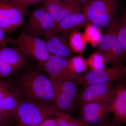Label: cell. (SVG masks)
<instances>
[{
  "label": "cell",
  "instance_id": "cell-1",
  "mask_svg": "<svg viewBox=\"0 0 126 126\" xmlns=\"http://www.w3.org/2000/svg\"><path fill=\"white\" fill-rule=\"evenodd\" d=\"M63 112L55 104L27 99L19 102L10 116L15 119L18 126H32L46 119L55 118Z\"/></svg>",
  "mask_w": 126,
  "mask_h": 126
},
{
  "label": "cell",
  "instance_id": "cell-2",
  "mask_svg": "<svg viewBox=\"0 0 126 126\" xmlns=\"http://www.w3.org/2000/svg\"><path fill=\"white\" fill-rule=\"evenodd\" d=\"M20 94L28 99L53 102L54 91L50 79L41 72L33 70L21 73L16 82Z\"/></svg>",
  "mask_w": 126,
  "mask_h": 126
},
{
  "label": "cell",
  "instance_id": "cell-3",
  "mask_svg": "<svg viewBox=\"0 0 126 126\" xmlns=\"http://www.w3.org/2000/svg\"><path fill=\"white\" fill-rule=\"evenodd\" d=\"M121 0H94L83 7L89 23L107 31L116 24Z\"/></svg>",
  "mask_w": 126,
  "mask_h": 126
},
{
  "label": "cell",
  "instance_id": "cell-4",
  "mask_svg": "<svg viewBox=\"0 0 126 126\" xmlns=\"http://www.w3.org/2000/svg\"><path fill=\"white\" fill-rule=\"evenodd\" d=\"M38 67L51 80L71 81L79 85L83 84V75L76 74L70 70L66 58L52 55L45 63L38 64Z\"/></svg>",
  "mask_w": 126,
  "mask_h": 126
},
{
  "label": "cell",
  "instance_id": "cell-5",
  "mask_svg": "<svg viewBox=\"0 0 126 126\" xmlns=\"http://www.w3.org/2000/svg\"><path fill=\"white\" fill-rule=\"evenodd\" d=\"M29 57L19 46H0V78L15 74L24 67Z\"/></svg>",
  "mask_w": 126,
  "mask_h": 126
},
{
  "label": "cell",
  "instance_id": "cell-6",
  "mask_svg": "<svg viewBox=\"0 0 126 126\" xmlns=\"http://www.w3.org/2000/svg\"><path fill=\"white\" fill-rule=\"evenodd\" d=\"M56 26L53 18L42 2L29 14L21 32L30 35L41 37Z\"/></svg>",
  "mask_w": 126,
  "mask_h": 126
},
{
  "label": "cell",
  "instance_id": "cell-7",
  "mask_svg": "<svg viewBox=\"0 0 126 126\" xmlns=\"http://www.w3.org/2000/svg\"><path fill=\"white\" fill-rule=\"evenodd\" d=\"M28 8H21L9 0H0V27L5 33L10 34L23 26Z\"/></svg>",
  "mask_w": 126,
  "mask_h": 126
},
{
  "label": "cell",
  "instance_id": "cell-8",
  "mask_svg": "<svg viewBox=\"0 0 126 126\" xmlns=\"http://www.w3.org/2000/svg\"><path fill=\"white\" fill-rule=\"evenodd\" d=\"M50 80L54 89V104L61 111L72 113L78 101L77 84L71 81Z\"/></svg>",
  "mask_w": 126,
  "mask_h": 126
},
{
  "label": "cell",
  "instance_id": "cell-9",
  "mask_svg": "<svg viewBox=\"0 0 126 126\" xmlns=\"http://www.w3.org/2000/svg\"><path fill=\"white\" fill-rule=\"evenodd\" d=\"M16 39L17 46L22 48L29 57L38 64L45 63L52 55L45 41L41 37L30 35L21 32Z\"/></svg>",
  "mask_w": 126,
  "mask_h": 126
},
{
  "label": "cell",
  "instance_id": "cell-10",
  "mask_svg": "<svg viewBox=\"0 0 126 126\" xmlns=\"http://www.w3.org/2000/svg\"><path fill=\"white\" fill-rule=\"evenodd\" d=\"M115 27L116 25L106 31L98 45V52L104 55L107 62L119 65L125 53Z\"/></svg>",
  "mask_w": 126,
  "mask_h": 126
},
{
  "label": "cell",
  "instance_id": "cell-11",
  "mask_svg": "<svg viewBox=\"0 0 126 126\" xmlns=\"http://www.w3.org/2000/svg\"><path fill=\"white\" fill-rule=\"evenodd\" d=\"M107 102L111 107L113 118L112 126L126 124V86L123 83L114 86Z\"/></svg>",
  "mask_w": 126,
  "mask_h": 126
},
{
  "label": "cell",
  "instance_id": "cell-12",
  "mask_svg": "<svg viewBox=\"0 0 126 126\" xmlns=\"http://www.w3.org/2000/svg\"><path fill=\"white\" fill-rule=\"evenodd\" d=\"M83 77V88L92 84L123 80L126 78V72L124 67L116 65L112 67L90 70Z\"/></svg>",
  "mask_w": 126,
  "mask_h": 126
},
{
  "label": "cell",
  "instance_id": "cell-13",
  "mask_svg": "<svg viewBox=\"0 0 126 126\" xmlns=\"http://www.w3.org/2000/svg\"><path fill=\"white\" fill-rule=\"evenodd\" d=\"M111 113V107L107 102H97L81 105L80 120L89 126H97Z\"/></svg>",
  "mask_w": 126,
  "mask_h": 126
},
{
  "label": "cell",
  "instance_id": "cell-14",
  "mask_svg": "<svg viewBox=\"0 0 126 126\" xmlns=\"http://www.w3.org/2000/svg\"><path fill=\"white\" fill-rule=\"evenodd\" d=\"M42 3L53 18L56 26L71 14L83 11V8L74 0H43Z\"/></svg>",
  "mask_w": 126,
  "mask_h": 126
},
{
  "label": "cell",
  "instance_id": "cell-15",
  "mask_svg": "<svg viewBox=\"0 0 126 126\" xmlns=\"http://www.w3.org/2000/svg\"><path fill=\"white\" fill-rule=\"evenodd\" d=\"M113 87V82L87 86L78 96L77 102L81 106L90 103L107 102Z\"/></svg>",
  "mask_w": 126,
  "mask_h": 126
},
{
  "label": "cell",
  "instance_id": "cell-16",
  "mask_svg": "<svg viewBox=\"0 0 126 126\" xmlns=\"http://www.w3.org/2000/svg\"><path fill=\"white\" fill-rule=\"evenodd\" d=\"M20 93L9 82L0 79V111L9 118L16 108Z\"/></svg>",
  "mask_w": 126,
  "mask_h": 126
},
{
  "label": "cell",
  "instance_id": "cell-17",
  "mask_svg": "<svg viewBox=\"0 0 126 126\" xmlns=\"http://www.w3.org/2000/svg\"><path fill=\"white\" fill-rule=\"evenodd\" d=\"M41 37L45 41L51 54L66 58L72 55L73 52L64 35L52 30L46 32Z\"/></svg>",
  "mask_w": 126,
  "mask_h": 126
},
{
  "label": "cell",
  "instance_id": "cell-18",
  "mask_svg": "<svg viewBox=\"0 0 126 126\" xmlns=\"http://www.w3.org/2000/svg\"><path fill=\"white\" fill-rule=\"evenodd\" d=\"M88 23L83 11L76 12L64 19L52 30L56 33L67 34L86 26Z\"/></svg>",
  "mask_w": 126,
  "mask_h": 126
},
{
  "label": "cell",
  "instance_id": "cell-19",
  "mask_svg": "<svg viewBox=\"0 0 126 126\" xmlns=\"http://www.w3.org/2000/svg\"><path fill=\"white\" fill-rule=\"evenodd\" d=\"M87 40L84 34L78 31H74L69 34L68 43L73 52L81 53L87 45Z\"/></svg>",
  "mask_w": 126,
  "mask_h": 126
},
{
  "label": "cell",
  "instance_id": "cell-20",
  "mask_svg": "<svg viewBox=\"0 0 126 126\" xmlns=\"http://www.w3.org/2000/svg\"><path fill=\"white\" fill-rule=\"evenodd\" d=\"M70 70L76 74H80L85 72L88 67L85 59L81 55H78L70 58L68 60Z\"/></svg>",
  "mask_w": 126,
  "mask_h": 126
},
{
  "label": "cell",
  "instance_id": "cell-21",
  "mask_svg": "<svg viewBox=\"0 0 126 126\" xmlns=\"http://www.w3.org/2000/svg\"><path fill=\"white\" fill-rule=\"evenodd\" d=\"M115 29L118 37L123 47L125 55L126 54V10L121 16L118 19Z\"/></svg>",
  "mask_w": 126,
  "mask_h": 126
},
{
  "label": "cell",
  "instance_id": "cell-22",
  "mask_svg": "<svg viewBox=\"0 0 126 126\" xmlns=\"http://www.w3.org/2000/svg\"><path fill=\"white\" fill-rule=\"evenodd\" d=\"M84 34L87 41L93 47L98 45L103 37L99 29L94 27L90 23L86 26Z\"/></svg>",
  "mask_w": 126,
  "mask_h": 126
},
{
  "label": "cell",
  "instance_id": "cell-23",
  "mask_svg": "<svg viewBox=\"0 0 126 126\" xmlns=\"http://www.w3.org/2000/svg\"><path fill=\"white\" fill-rule=\"evenodd\" d=\"M55 119L59 126H89L68 113L63 112Z\"/></svg>",
  "mask_w": 126,
  "mask_h": 126
},
{
  "label": "cell",
  "instance_id": "cell-24",
  "mask_svg": "<svg viewBox=\"0 0 126 126\" xmlns=\"http://www.w3.org/2000/svg\"><path fill=\"white\" fill-rule=\"evenodd\" d=\"M107 62L105 56L99 52L94 53L87 60L88 65L91 70H99L103 68Z\"/></svg>",
  "mask_w": 126,
  "mask_h": 126
},
{
  "label": "cell",
  "instance_id": "cell-25",
  "mask_svg": "<svg viewBox=\"0 0 126 126\" xmlns=\"http://www.w3.org/2000/svg\"><path fill=\"white\" fill-rule=\"evenodd\" d=\"M16 6L21 8H28L30 5L37 6L42 2L43 0H9Z\"/></svg>",
  "mask_w": 126,
  "mask_h": 126
},
{
  "label": "cell",
  "instance_id": "cell-26",
  "mask_svg": "<svg viewBox=\"0 0 126 126\" xmlns=\"http://www.w3.org/2000/svg\"><path fill=\"white\" fill-rule=\"evenodd\" d=\"M8 45L17 46L16 39L8 36L0 27V46Z\"/></svg>",
  "mask_w": 126,
  "mask_h": 126
},
{
  "label": "cell",
  "instance_id": "cell-27",
  "mask_svg": "<svg viewBox=\"0 0 126 126\" xmlns=\"http://www.w3.org/2000/svg\"><path fill=\"white\" fill-rule=\"evenodd\" d=\"M59 126L55 118H49L44 120V121L35 126Z\"/></svg>",
  "mask_w": 126,
  "mask_h": 126
},
{
  "label": "cell",
  "instance_id": "cell-28",
  "mask_svg": "<svg viewBox=\"0 0 126 126\" xmlns=\"http://www.w3.org/2000/svg\"><path fill=\"white\" fill-rule=\"evenodd\" d=\"M94 0H75L79 5L83 8L91 3Z\"/></svg>",
  "mask_w": 126,
  "mask_h": 126
},
{
  "label": "cell",
  "instance_id": "cell-29",
  "mask_svg": "<svg viewBox=\"0 0 126 126\" xmlns=\"http://www.w3.org/2000/svg\"><path fill=\"white\" fill-rule=\"evenodd\" d=\"M9 118L7 116L0 111V126L2 125L3 123H4L7 119Z\"/></svg>",
  "mask_w": 126,
  "mask_h": 126
},
{
  "label": "cell",
  "instance_id": "cell-30",
  "mask_svg": "<svg viewBox=\"0 0 126 126\" xmlns=\"http://www.w3.org/2000/svg\"><path fill=\"white\" fill-rule=\"evenodd\" d=\"M97 126H112L111 124L110 123L107 122L105 120L100 123Z\"/></svg>",
  "mask_w": 126,
  "mask_h": 126
},
{
  "label": "cell",
  "instance_id": "cell-31",
  "mask_svg": "<svg viewBox=\"0 0 126 126\" xmlns=\"http://www.w3.org/2000/svg\"><path fill=\"white\" fill-rule=\"evenodd\" d=\"M126 66H125V67H124V69H125V70H126Z\"/></svg>",
  "mask_w": 126,
  "mask_h": 126
},
{
  "label": "cell",
  "instance_id": "cell-32",
  "mask_svg": "<svg viewBox=\"0 0 126 126\" xmlns=\"http://www.w3.org/2000/svg\"><path fill=\"white\" fill-rule=\"evenodd\" d=\"M125 55V57H126V54Z\"/></svg>",
  "mask_w": 126,
  "mask_h": 126
},
{
  "label": "cell",
  "instance_id": "cell-33",
  "mask_svg": "<svg viewBox=\"0 0 126 126\" xmlns=\"http://www.w3.org/2000/svg\"><path fill=\"white\" fill-rule=\"evenodd\" d=\"M126 126V124H125V126Z\"/></svg>",
  "mask_w": 126,
  "mask_h": 126
},
{
  "label": "cell",
  "instance_id": "cell-34",
  "mask_svg": "<svg viewBox=\"0 0 126 126\" xmlns=\"http://www.w3.org/2000/svg\"></svg>",
  "mask_w": 126,
  "mask_h": 126
}]
</instances>
